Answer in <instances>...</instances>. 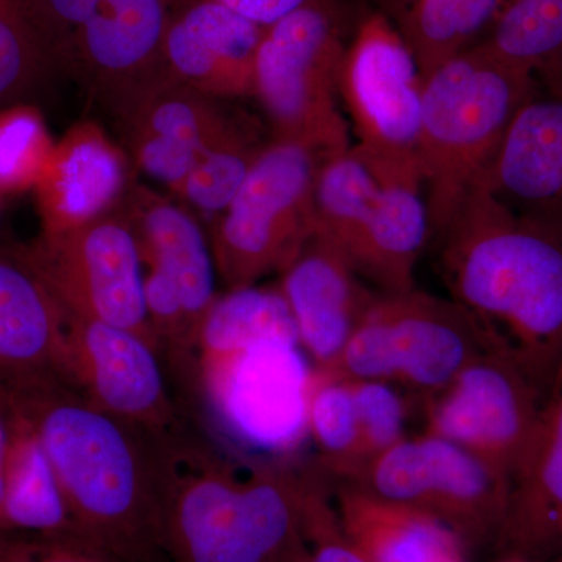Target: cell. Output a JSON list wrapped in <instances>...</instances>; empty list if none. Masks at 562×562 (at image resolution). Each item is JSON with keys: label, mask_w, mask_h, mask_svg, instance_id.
<instances>
[{"label": "cell", "mask_w": 562, "mask_h": 562, "mask_svg": "<svg viewBox=\"0 0 562 562\" xmlns=\"http://www.w3.org/2000/svg\"><path fill=\"white\" fill-rule=\"evenodd\" d=\"M9 387L49 454L74 524L124 562H160L172 443L87 401L60 379Z\"/></svg>", "instance_id": "1"}, {"label": "cell", "mask_w": 562, "mask_h": 562, "mask_svg": "<svg viewBox=\"0 0 562 562\" xmlns=\"http://www.w3.org/2000/svg\"><path fill=\"white\" fill-rule=\"evenodd\" d=\"M266 146L246 124L233 122L220 139L203 150L177 195L201 213L220 216L241 190Z\"/></svg>", "instance_id": "30"}, {"label": "cell", "mask_w": 562, "mask_h": 562, "mask_svg": "<svg viewBox=\"0 0 562 562\" xmlns=\"http://www.w3.org/2000/svg\"><path fill=\"white\" fill-rule=\"evenodd\" d=\"M57 66L22 0H0V110L29 102Z\"/></svg>", "instance_id": "31"}, {"label": "cell", "mask_w": 562, "mask_h": 562, "mask_svg": "<svg viewBox=\"0 0 562 562\" xmlns=\"http://www.w3.org/2000/svg\"><path fill=\"white\" fill-rule=\"evenodd\" d=\"M128 181L131 162L124 150L98 125H76L55 144L35 187L41 232L72 231L114 213Z\"/></svg>", "instance_id": "19"}, {"label": "cell", "mask_w": 562, "mask_h": 562, "mask_svg": "<svg viewBox=\"0 0 562 562\" xmlns=\"http://www.w3.org/2000/svg\"><path fill=\"white\" fill-rule=\"evenodd\" d=\"M61 376L87 401L139 430L161 439L183 435L160 350L138 333L65 313Z\"/></svg>", "instance_id": "14"}, {"label": "cell", "mask_w": 562, "mask_h": 562, "mask_svg": "<svg viewBox=\"0 0 562 562\" xmlns=\"http://www.w3.org/2000/svg\"><path fill=\"white\" fill-rule=\"evenodd\" d=\"M349 382L360 428L361 462H364L406 438L405 402L394 384L380 380Z\"/></svg>", "instance_id": "33"}, {"label": "cell", "mask_w": 562, "mask_h": 562, "mask_svg": "<svg viewBox=\"0 0 562 562\" xmlns=\"http://www.w3.org/2000/svg\"><path fill=\"white\" fill-rule=\"evenodd\" d=\"M546 405L506 347H492L428 398L427 432L469 450L513 480Z\"/></svg>", "instance_id": "13"}, {"label": "cell", "mask_w": 562, "mask_h": 562, "mask_svg": "<svg viewBox=\"0 0 562 562\" xmlns=\"http://www.w3.org/2000/svg\"><path fill=\"white\" fill-rule=\"evenodd\" d=\"M346 47L331 2L305 7L266 29L255 98L273 139L301 144L324 158L350 149L349 121L339 106Z\"/></svg>", "instance_id": "8"}, {"label": "cell", "mask_w": 562, "mask_h": 562, "mask_svg": "<svg viewBox=\"0 0 562 562\" xmlns=\"http://www.w3.org/2000/svg\"><path fill=\"white\" fill-rule=\"evenodd\" d=\"M279 290L290 308L299 344L313 369L330 372L379 291L333 244L313 235L280 273Z\"/></svg>", "instance_id": "17"}, {"label": "cell", "mask_w": 562, "mask_h": 562, "mask_svg": "<svg viewBox=\"0 0 562 562\" xmlns=\"http://www.w3.org/2000/svg\"><path fill=\"white\" fill-rule=\"evenodd\" d=\"M65 313L18 246L0 247V384L60 379Z\"/></svg>", "instance_id": "20"}, {"label": "cell", "mask_w": 562, "mask_h": 562, "mask_svg": "<svg viewBox=\"0 0 562 562\" xmlns=\"http://www.w3.org/2000/svg\"><path fill=\"white\" fill-rule=\"evenodd\" d=\"M335 498L344 536L368 562H435L464 550L457 532L430 514L341 483Z\"/></svg>", "instance_id": "23"}, {"label": "cell", "mask_w": 562, "mask_h": 562, "mask_svg": "<svg viewBox=\"0 0 562 562\" xmlns=\"http://www.w3.org/2000/svg\"><path fill=\"white\" fill-rule=\"evenodd\" d=\"M313 235L333 244L379 292L412 291L430 239L424 188L380 180L350 147L321 162Z\"/></svg>", "instance_id": "7"}, {"label": "cell", "mask_w": 562, "mask_h": 562, "mask_svg": "<svg viewBox=\"0 0 562 562\" xmlns=\"http://www.w3.org/2000/svg\"><path fill=\"white\" fill-rule=\"evenodd\" d=\"M501 0H412L403 7L398 32L422 76L471 49V43L494 22Z\"/></svg>", "instance_id": "26"}, {"label": "cell", "mask_w": 562, "mask_h": 562, "mask_svg": "<svg viewBox=\"0 0 562 562\" xmlns=\"http://www.w3.org/2000/svg\"><path fill=\"white\" fill-rule=\"evenodd\" d=\"M18 249L63 312L138 333L158 349L138 241L125 214H106L72 231L41 232Z\"/></svg>", "instance_id": "12"}, {"label": "cell", "mask_w": 562, "mask_h": 562, "mask_svg": "<svg viewBox=\"0 0 562 562\" xmlns=\"http://www.w3.org/2000/svg\"><path fill=\"white\" fill-rule=\"evenodd\" d=\"M22 2H24V0H22Z\"/></svg>", "instance_id": "43"}, {"label": "cell", "mask_w": 562, "mask_h": 562, "mask_svg": "<svg viewBox=\"0 0 562 562\" xmlns=\"http://www.w3.org/2000/svg\"><path fill=\"white\" fill-rule=\"evenodd\" d=\"M412 2V0H402V9L405 5H408V3Z\"/></svg>", "instance_id": "42"}, {"label": "cell", "mask_w": 562, "mask_h": 562, "mask_svg": "<svg viewBox=\"0 0 562 562\" xmlns=\"http://www.w3.org/2000/svg\"><path fill=\"white\" fill-rule=\"evenodd\" d=\"M562 539V386L542 409L538 428L512 480L498 546L538 557Z\"/></svg>", "instance_id": "22"}, {"label": "cell", "mask_w": 562, "mask_h": 562, "mask_svg": "<svg viewBox=\"0 0 562 562\" xmlns=\"http://www.w3.org/2000/svg\"><path fill=\"white\" fill-rule=\"evenodd\" d=\"M16 413L5 495L0 505V532H80L38 432L18 408Z\"/></svg>", "instance_id": "24"}, {"label": "cell", "mask_w": 562, "mask_h": 562, "mask_svg": "<svg viewBox=\"0 0 562 562\" xmlns=\"http://www.w3.org/2000/svg\"><path fill=\"white\" fill-rule=\"evenodd\" d=\"M501 562H536V561H532L531 558L520 557V554H508V557H506L505 560H502Z\"/></svg>", "instance_id": "39"}, {"label": "cell", "mask_w": 562, "mask_h": 562, "mask_svg": "<svg viewBox=\"0 0 562 562\" xmlns=\"http://www.w3.org/2000/svg\"><path fill=\"white\" fill-rule=\"evenodd\" d=\"M308 469L251 464L236 471L188 441L172 443L165 514L171 562H281L308 552L305 497Z\"/></svg>", "instance_id": "3"}, {"label": "cell", "mask_w": 562, "mask_h": 562, "mask_svg": "<svg viewBox=\"0 0 562 562\" xmlns=\"http://www.w3.org/2000/svg\"><path fill=\"white\" fill-rule=\"evenodd\" d=\"M216 2L235 11L244 20L254 22L262 29H269L295 11L310 5H319V3H330L331 0H216Z\"/></svg>", "instance_id": "36"}, {"label": "cell", "mask_w": 562, "mask_h": 562, "mask_svg": "<svg viewBox=\"0 0 562 562\" xmlns=\"http://www.w3.org/2000/svg\"><path fill=\"white\" fill-rule=\"evenodd\" d=\"M305 538L310 562H368L344 536L327 480L317 471H310L306 482Z\"/></svg>", "instance_id": "35"}, {"label": "cell", "mask_w": 562, "mask_h": 562, "mask_svg": "<svg viewBox=\"0 0 562 562\" xmlns=\"http://www.w3.org/2000/svg\"><path fill=\"white\" fill-rule=\"evenodd\" d=\"M0 195H2V194H0Z\"/></svg>", "instance_id": "44"}, {"label": "cell", "mask_w": 562, "mask_h": 562, "mask_svg": "<svg viewBox=\"0 0 562 562\" xmlns=\"http://www.w3.org/2000/svg\"><path fill=\"white\" fill-rule=\"evenodd\" d=\"M498 346L505 344L494 328L454 299L416 288L379 292L330 373L380 380L428 401L469 362Z\"/></svg>", "instance_id": "6"}, {"label": "cell", "mask_w": 562, "mask_h": 562, "mask_svg": "<svg viewBox=\"0 0 562 562\" xmlns=\"http://www.w3.org/2000/svg\"><path fill=\"white\" fill-rule=\"evenodd\" d=\"M325 158L301 144L273 139L241 190L214 220L210 246L225 291L281 273L313 236V190Z\"/></svg>", "instance_id": "9"}, {"label": "cell", "mask_w": 562, "mask_h": 562, "mask_svg": "<svg viewBox=\"0 0 562 562\" xmlns=\"http://www.w3.org/2000/svg\"><path fill=\"white\" fill-rule=\"evenodd\" d=\"M54 147L32 103L0 110V194L35 190Z\"/></svg>", "instance_id": "32"}, {"label": "cell", "mask_w": 562, "mask_h": 562, "mask_svg": "<svg viewBox=\"0 0 562 562\" xmlns=\"http://www.w3.org/2000/svg\"><path fill=\"white\" fill-rule=\"evenodd\" d=\"M120 114L128 143L157 140L195 157H201L236 121L224 113L214 98L169 76L144 91Z\"/></svg>", "instance_id": "25"}, {"label": "cell", "mask_w": 562, "mask_h": 562, "mask_svg": "<svg viewBox=\"0 0 562 562\" xmlns=\"http://www.w3.org/2000/svg\"><path fill=\"white\" fill-rule=\"evenodd\" d=\"M171 9L166 0H102L69 41L60 65L83 72L121 113L168 76L162 44Z\"/></svg>", "instance_id": "15"}, {"label": "cell", "mask_w": 562, "mask_h": 562, "mask_svg": "<svg viewBox=\"0 0 562 562\" xmlns=\"http://www.w3.org/2000/svg\"><path fill=\"white\" fill-rule=\"evenodd\" d=\"M166 2H168L169 5L173 7V3H184L188 2V0H166Z\"/></svg>", "instance_id": "41"}, {"label": "cell", "mask_w": 562, "mask_h": 562, "mask_svg": "<svg viewBox=\"0 0 562 562\" xmlns=\"http://www.w3.org/2000/svg\"><path fill=\"white\" fill-rule=\"evenodd\" d=\"M484 43L536 79L561 76L562 0H501Z\"/></svg>", "instance_id": "28"}, {"label": "cell", "mask_w": 562, "mask_h": 562, "mask_svg": "<svg viewBox=\"0 0 562 562\" xmlns=\"http://www.w3.org/2000/svg\"><path fill=\"white\" fill-rule=\"evenodd\" d=\"M438 239L454 301L494 328L552 401L562 386L561 233L525 220L479 183Z\"/></svg>", "instance_id": "2"}, {"label": "cell", "mask_w": 562, "mask_h": 562, "mask_svg": "<svg viewBox=\"0 0 562 562\" xmlns=\"http://www.w3.org/2000/svg\"><path fill=\"white\" fill-rule=\"evenodd\" d=\"M0 562H124L80 532H0Z\"/></svg>", "instance_id": "34"}, {"label": "cell", "mask_w": 562, "mask_h": 562, "mask_svg": "<svg viewBox=\"0 0 562 562\" xmlns=\"http://www.w3.org/2000/svg\"><path fill=\"white\" fill-rule=\"evenodd\" d=\"M272 338L299 341L294 319L279 288L255 284L225 291L203 319L198 357L225 353Z\"/></svg>", "instance_id": "27"}, {"label": "cell", "mask_w": 562, "mask_h": 562, "mask_svg": "<svg viewBox=\"0 0 562 562\" xmlns=\"http://www.w3.org/2000/svg\"><path fill=\"white\" fill-rule=\"evenodd\" d=\"M435 562H465L464 552L450 554V557L441 558V560Z\"/></svg>", "instance_id": "38"}, {"label": "cell", "mask_w": 562, "mask_h": 562, "mask_svg": "<svg viewBox=\"0 0 562 562\" xmlns=\"http://www.w3.org/2000/svg\"><path fill=\"white\" fill-rule=\"evenodd\" d=\"M424 80L401 32L382 13L366 16L346 47L339 98L351 150L380 180L422 183L419 135Z\"/></svg>", "instance_id": "11"}, {"label": "cell", "mask_w": 562, "mask_h": 562, "mask_svg": "<svg viewBox=\"0 0 562 562\" xmlns=\"http://www.w3.org/2000/svg\"><path fill=\"white\" fill-rule=\"evenodd\" d=\"M535 87V76L484 41L424 80L419 162L430 238L446 232L482 180Z\"/></svg>", "instance_id": "4"}, {"label": "cell", "mask_w": 562, "mask_h": 562, "mask_svg": "<svg viewBox=\"0 0 562 562\" xmlns=\"http://www.w3.org/2000/svg\"><path fill=\"white\" fill-rule=\"evenodd\" d=\"M479 183L514 213L562 235V74L536 79Z\"/></svg>", "instance_id": "16"}, {"label": "cell", "mask_w": 562, "mask_h": 562, "mask_svg": "<svg viewBox=\"0 0 562 562\" xmlns=\"http://www.w3.org/2000/svg\"><path fill=\"white\" fill-rule=\"evenodd\" d=\"M281 562H310V552L297 554V557L290 558V560Z\"/></svg>", "instance_id": "40"}, {"label": "cell", "mask_w": 562, "mask_h": 562, "mask_svg": "<svg viewBox=\"0 0 562 562\" xmlns=\"http://www.w3.org/2000/svg\"><path fill=\"white\" fill-rule=\"evenodd\" d=\"M338 483L430 514L464 546L501 542L512 494L508 475L427 431L361 462Z\"/></svg>", "instance_id": "10"}, {"label": "cell", "mask_w": 562, "mask_h": 562, "mask_svg": "<svg viewBox=\"0 0 562 562\" xmlns=\"http://www.w3.org/2000/svg\"><path fill=\"white\" fill-rule=\"evenodd\" d=\"M16 414V406L11 398L9 387L0 384V505L5 495L7 469H9Z\"/></svg>", "instance_id": "37"}, {"label": "cell", "mask_w": 562, "mask_h": 562, "mask_svg": "<svg viewBox=\"0 0 562 562\" xmlns=\"http://www.w3.org/2000/svg\"><path fill=\"white\" fill-rule=\"evenodd\" d=\"M128 213L140 260L180 299L192 330L201 333L203 319L216 301V266L198 220L151 191H133ZM199 342V341H198Z\"/></svg>", "instance_id": "21"}, {"label": "cell", "mask_w": 562, "mask_h": 562, "mask_svg": "<svg viewBox=\"0 0 562 562\" xmlns=\"http://www.w3.org/2000/svg\"><path fill=\"white\" fill-rule=\"evenodd\" d=\"M312 376L299 341L272 338L198 357L188 390L235 449L257 464L291 465L310 441Z\"/></svg>", "instance_id": "5"}, {"label": "cell", "mask_w": 562, "mask_h": 562, "mask_svg": "<svg viewBox=\"0 0 562 562\" xmlns=\"http://www.w3.org/2000/svg\"><path fill=\"white\" fill-rule=\"evenodd\" d=\"M265 32L216 0H188L171 14L166 31V74L214 99L255 95Z\"/></svg>", "instance_id": "18"}, {"label": "cell", "mask_w": 562, "mask_h": 562, "mask_svg": "<svg viewBox=\"0 0 562 562\" xmlns=\"http://www.w3.org/2000/svg\"><path fill=\"white\" fill-rule=\"evenodd\" d=\"M308 435L325 476L342 480L360 464L357 408L349 380L313 369L308 392Z\"/></svg>", "instance_id": "29"}]
</instances>
